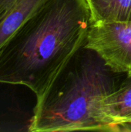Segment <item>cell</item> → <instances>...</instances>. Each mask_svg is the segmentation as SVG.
Instances as JSON below:
<instances>
[{
	"instance_id": "2",
	"label": "cell",
	"mask_w": 131,
	"mask_h": 132,
	"mask_svg": "<svg viewBox=\"0 0 131 132\" xmlns=\"http://www.w3.org/2000/svg\"><path fill=\"white\" fill-rule=\"evenodd\" d=\"M120 74L110 70L97 53L83 46L47 94L36 103L29 131H114L103 117L100 104L119 87Z\"/></svg>"
},
{
	"instance_id": "6",
	"label": "cell",
	"mask_w": 131,
	"mask_h": 132,
	"mask_svg": "<svg viewBox=\"0 0 131 132\" xmlns=\"http://www.w3.org/2000/svg\"><path fill=\"white\" fill-rule=\"evenodd\" d=\"M93 22L131 21V0H88Z\"/></svg>"
},
{
	"instance_id": "3",
	"label": "cell",
	"mask_w": 131,
	"mask_h": 132,
	"mask_svg": "<svg viewBox=\"0 0 131 132\" xmlns=\"http://www.w3.org/2000/svg\"><path fill=\"white\" fill-rule=\"evenodd\" d=\"M84 47L97 53L113 72L131 75V21H93Z\"/></svg>"
},
{
	"instance_id": "4",
	"label": "cell",
	"mask_w": 131,
	"mask_h": 132,
	"mask_svg": "<svg viewBox=\"0 0 131 132\" xmlns=\"http://www.w3.org/2000/svg\"><path fill=\"white\" fill-rule=\"evenodd\" d=\"M100 112L114 131H130L131 75L102 100Z\"/></svg>"
},
{
	"instance_id": "7",
	"label": "cell",
	"mask_w": 131,
	"mask_h": 132,
	"mask_svg": "<svg viewBox=\"0 0 131 132\" xmlns=\"http://www.w3.org/2000/svg\"><path fill=\"white\" fill-rule=\"evenodd\" d=\"M17 0H0V19Z\"/></svg>"
},
{
	"instance_id": "1",
	"label": "cell",
	"mask_w": 131,
	"mask_h": 132,
	"mask_svg": "<svg viewBox=\"0 0 131 132\" xmlns=\"http://www.w3.org/2000/svg\"><path fill=\"white\" fill-rule=\"evenodd\" d=\"M92 22L88 0H48L0 49V84L25 86L41 101L84 46Z\"/></svg>"
},
{
	"instance_id": "5",
	"label": "cell",
	"mask_w": 131,
	"mask_h": 132,
	"mask_svg": "<svg viewBox=\"0 0 131 132\" xmlns=\"http://www.w3.org/2000/svg\"><path fill=\"white\" fill-rule=\"evenodd\" d=\"M48 0H17L0 19V49Z\"/></svg>"
}]
</instances>
